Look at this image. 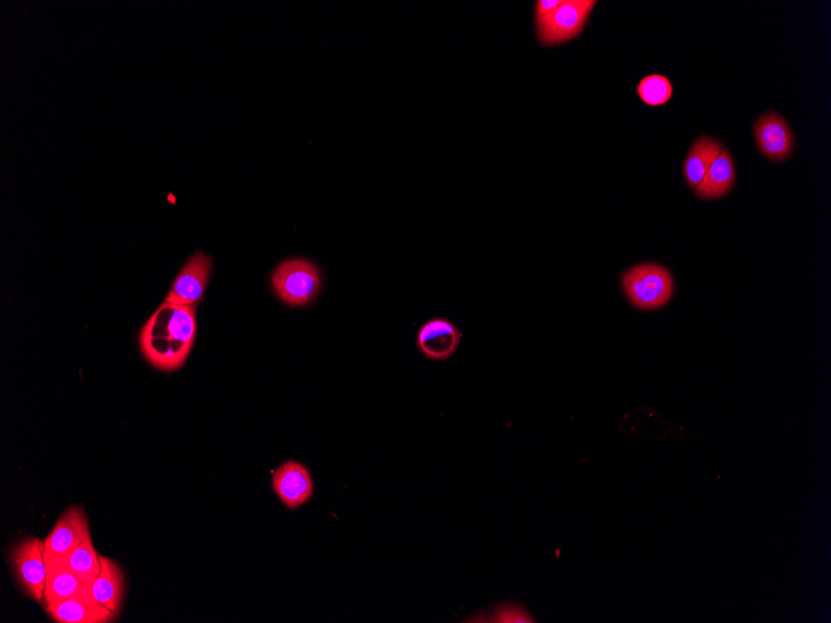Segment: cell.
<instances>
[{
	"mask_svg": "<svg viewBox=\"0 0 831 623\" xmlns=\"http://www.w3.org/2000/svg\"><path fill=\"white\" fill-rule=\"evenodd\" d=\"M196 332V305L164 303L141 330V352L156 369L177 371L190 356Z\"/></svg>",
	"mask_w": 831,
	"mask_h": 623,
	"instance_id": "6da1fadb",
	"label": "cell"
},
{
	"mask_svg": "<svg viewBox=\"0 0 831 623\" xmlns=\"http://www.w3.org/2000/svg\"><path fill=\"white\" fill-rule=\"evenodd\" d=\"M620 281L629 303L641 312L662 309L675 294L672 272L657 263L638 264L625 270Z\"/></svg>",
	"mask_w": 831,
	"mask_h": 623,
	"instance_id": "7a4b0ae2",
	"label": "cell"
},
{
	"mask_svg": "<svg viewBox=\"0 0 831 623\" xmlns=\"http://www.w3.org/2000/svg\"><path fill=\"white\" fill-rule=\"evenodd\" d=\"M596 0H563L546 20L536 23L537 39L543 47H558L577 39L586 29Z\"/></svg>",
	"mask_w": 831,
	"mask_h": 623,
	"instance_id": "3957f363",
	"label": "cell"
},
{
	"mask_svg": "<svg viewBox=\"0 0 831 623\" xmlns=\"http://www.w3.org/2000/svg\"><path fill=\"white\" fill-rule=\"evenodd\" d=\"M272 284L282 302L291 306H303L319 294L322 276L311 262L288 260L274 270Z\"/></svg>",
	"mask_w": 831,
	"mask_h": 623,
	"instance_id": "277c9868",
	"label": "cell"
},
{
	"mask_svg": "<svg viewBox=\"0 0 831 623\" xmlns=\"http://www.w3.org/2000/svg\"><path fill=\"white\" fill-rule=\"evenodd\" d=\"M11 561L22 590L34 601L45 602L48 575L45 542L28 537L15 546Z\"/></svg>",
	"mask_w": 831,
	"mask_h": 623,
	"instance_id": "5b68a950",
	"label": "cell"
},
{
	"mask_svg": "<svg viewBox=\"0 0 831 623\" xmlns=\"http://www.w3.org/2000/svg\"><path fill=\"white\" fill-rule=\"evenodd\" d=\"M90 536L89 518L80 507L67 508L45 541L47 564L66 562L80 544Z\"/></svg>",
	"mask_w": 831,
	"mask_h": 623,
	"instance_id": "8992f818",
	"label": "cell"
},
{
	"mask_svg": "<svg viewBox=\"0 0 831 623\" xmlns=\"http://www.w3.org/2000/svg\"><path fill=\"white\" fill-rule=\"evenodd\" d=\"M212 266L213 262L207 254L197 252L179 270L164 303L197 306L209 285Z\"/></svg>",
	"mask_w": 831,
	"mask_h": 623,
	"instance_id": "52a82bcc",
	"label": "cell"
},
{
	"mask_svg": "<svg viewBox=\"0 0 831 623\" xmlns=\"http://www.w3.org/2000/svg\"><path fill=\"white\" fill-rule=\"evenodd\" d=\"M754 141L761 155L775 162H783L792 156L795 136L786 119L768 111L757 118L753 126Z\"/></svg>",
	"mask_w": 831,
	"mask_h": 623,
	"instance_id": "ba28073f",
	"label": "cell"
},
{
	"mask_svg": "<svg viewBox=\"0 0 831 623\" xmlns=\"http://www.w3.org/2000/svg\"><path fill=\"white\" fill-rule=\"evenodd\" d=\"M461 339L462 334L455 323L436 318L418 330L417 346L428 360L445 361L456 354Z\"/></svg>",
	"mask_w": 831,
	"mask_h": 623,
	"instance_id": "9c48e42d",
	"label": "cell"
},
{
	"mask_svg": "<svg viewBox=\"0 0 831 623\" xmlns=\"http://www.w3.org/2000/svg\"><path fill=\"white\" fill-rule=\"evenodd\" d=\"M273 490L282 505L297 509L312 498L314 485L310 471L303 465L290 460L274 473Z\"/></svg>",
	"mask_w": 831,
	"mask_h": 623,
	"instance_id": "30bf717a",
	"label": "cell"
},
{
	"mask_svg": "<svg viewBox=\"0 0 831 623\" xmlns=\"http://www.w3.org/2000/svg\"><path fill=\"white\" fill-rule=\"evenodd\" d=\"M46 610L50 619L58 623H109L116 619V613L93 599L92 595L46 605Z\"/></svg>",
	"mask_w": 831,
	"mask_h": 623,
	"instance_id": "8fae6325",
	"label": "cell"
},
{
	"mask_svg": "<svg viewBox=\"0 0 831 623\" xmlns=\"http://www.w3.org/2000/svg\"><path fill=\"white\" fill-rule=\"evenodd\" d=\"M101 570L96 582L90 586L91 595L105 608L118 614L122 610L125 593V576L113 559L101 557Z\"/></svg>",
	"mask_w": 831,
	"mask_h": 623,
	"instance_id": "7c38bea8",
	"label": "cell"
},
{
	"mask_svg": "<svg viewBox=\"0 0 831 623\" xmlns=\"http://www.w3.org/2000/svg\"><path fill=\"white\" fill-rule=\"evenodd\" d=\"M735 182V164L732 153L723 149L709 167L708 173L696 187L698 199L713 201L725 198L733 189Z\"/></svg>",
	"mask_w": 831,
	"mask_h": 623,
	"instance_id": "4fadbf2b",
	"label": "cell"
},
{
	"mask_svg": "<svg viewBox=\"0 0 831 623\" xmlns=\"http://www.w3.org/2000/svg\"><path fill=\"white\" fill-rule=\"evenodd\" d=\"M723 149L721 141L708 138V136H701L700 139L693 141L683 164V177L692 190H695L702 182L709 167L713 166Z\"/></svg>",
	"mask_w": 831,
	"mask_h": 623,
	"instance_id": "5bb4252c",
	"label": "cell"
},
{
	"mask_svg": "<svg viewBox=\"0 0 831 623\" xmlns=\"http://www.w3.org/2000/svg\"><path fill=\"white\" fill-rule=\"evenodd\" d=\"M46 605L60 602L72 597L91 595V588L76 576L66 562L47 564Z\"/></svg>",
	"mask_w": 831,
	"mask_h": 623,
	"instance_id": "9a60e30c",
	"label": "cell"
},
{
	"mask_svg": "<svg viewBox=\"0 0 831 623\" xmlns=\"http://www.w3.org/2000/svg\"><path fill=\"white\" fill-rule=\"evenodd\" d=\"M66 565L83 583L91 586L100 574V555L93 548L91 537L78 546L66 559Z\"/></svg>",
	"mask_w": 831,
	"mask_h": 623,
	"instance_id": "2e32d148",
	"label": "cell"
},
{
	"mask_svg": "<svg viewBox=\"0 0 831 623\" xmlns=\"http://www.w3.org/2000/svg\"><path fill=\"white\" fill-rule=\"evenodd\" d=\"M638 96L647 106H664L673 96L672 82L662 74L645 76L638 85Z\"/></svg>",
	"mask_w": 831,
	"mask_h": 623,
	"instance_id": "e0dca14e",
	"label": "cell"
},
{
	"mask_svg": "<svg viewBox=\"0 0 831 623\" xmlns=\"http://www.w3.org/2000/svg\"><path fill=\"white\" fill-rule=\"evenodd\" d=\"M563 0H538L534 5V23L551 16L562 5Z\"/></svg>",
	"mask_w": 831,
	"mask_h": 623,
	"instance_id": "ac0fdd59",
	"label": "cell"
}]
</instances>
